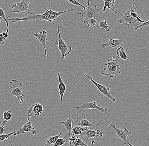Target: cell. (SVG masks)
I'll use <instances>...</instances> for the list:
<instances>
[{
	"label": "cell",
	"instance_id": "44dd1931",
	"mask_svg": "<svg viewBox=\"0 0 149 146\" xmlns=\"http://www.w3.org/2000/svg\"><path fill=\"white\" fill-rule=\"evenodd\" d=\"M85 128L84 127L79 125L72 126L71 138L76 137V136H81L85 130Z\"/></svg>",
	"mask_w": 149,
	"mask_h": 146
},
{
	"label": "cell",
	"instance_id": "d4e9b609",
	"mask_svg": "<svg viewBox=\"0 0 149 146\" xmlns=\"http://www.w3.org/2000/svg\"><path fill=\"white\" fill-rule=\"evenodd\" d=\"M97 19L96 18L90 19H84L83 23L87 25V27L89 28L92 26L93 28H95L96 25Z\"/></svg>",
	"mask_w": 149,
	"mask_h": 146
},
{
	"label": "cell",
	"instance_id": "7c38bea8",
	"mask_svg": "<svg viewBox=\"0 0 149 146\" xmlns=\"http://www.w3.org/2000/svg\"><path fill=\"white\" fill-rule=\"evenodd\" d=\"M26 133H29L32 135H35L37 134V131L33 127L30 118H28L26 123H25L23 127H20L19 130L15 133L13 135L16 136L20 134H24Z\"/></svg>",
	"mask_w": 149,
	"mask_h": 146
},
{
	"label": "cell",
	"instance_id": "30bf717a",
	"mask_svg": "<svg viewBox=\"0 0 149 146\" xmlns=\"http://www.w3.org/2000/svg\"><path fill=\"white\" fill-rule=\"evenodd\" d=\"M76 120L78 122V125H81L84 128H89L90 129L94 130H96L99 126L105 123V122L97 124L91 123L86 119V116L85 114H82L81 117L76 119Z\"/></svg>",
	"mask_w": 149,
	"mask_h": 146
},
{
	"label": "cell",
	"instance_id": "cb8c5ba5",
	"mask_svg": "<svg viewBox=\"0 0 149 146\" xmlns=\"http://www.w3.org/2000/svg\"><path fill=\"white\" fill-rule=\"evenodd\" d=\"M0 22L1 23L5 22L6 23V26H7V30H6V32H9V23L7 21L6 17H5V14L4 12L3 11V9L0 7Z\"/></svg>",
	"mask_w": 149,
	"mask_h": 146
},
{
	"label": "cell",
	"instance_id": "4dcf8cb0",
	"mask_svg": "<svg viewBox=\"0 0 149 146\" xmlns=\"http://www.w3.org/2000/svg\"><path fill=\"white\" fill-rule=\"evenodd\" d=\"M149 26V19L147 22H145V23H142L141 25H140L138 26L135 28V30L137 31H139L140 29H141L143 28L144 27L146 26Z\"/></svg>",
	"mask_w": 149,
	"mask_h": 146
},
{
	"label": "cell",
	"instance_id": "d6986e66",
	"mask_svg": "<svg viewBox=\"0 0 149 146\" xmlns=\"http://www.w3.org/2000/svg\"><path fill=\"white\" fill-rule=\"evenodd\" d=\"M68 141L70 146H88L78 136L71 138Z\"/></svg>",
	"mask_w": 149,
	"mask_h": 146
},
{
	"label": "cell",
	"instance_id": "e0dca14e",
	"mask_svg": "<svg viewBox=\"0 0 149 146\" xmlns=\"http://www.w3.org/2000/svg\"><path fill=\"white\" fill-rule=\"evenodd\" d=\"M57 77L58 79V90H59V95L60 96V100L63 101V97L66 90V86L65 83L62 80L60 73H57Z\"/></svg>",
	"mask_w": 149,
	"mask_h": 146
},
{
	"label": "cell",
	"instance_id": "603a6c76",
	"mask_svg": "<svg viewBox=\"0 0 149 146\" xmlns=\"http://www.w3.org/2000/svg\"><path fill=\"white\" fill-rule=\"evenodd\" d=\"M61 134H62L61 133H60L58 135L51 136V137L47 139L46 140V143L44 146H51V145H54L57 139L61 135Z\"/></svg>",
	"mask_w": 149,
	"mask_h": 146
},
{
	"label": "cell",
	"instance_id": "5bb4252c",
	"mask_svg": "<svg viewBox=\"0 0 149 146\" xmlns=\"http://www.w3.org/2000/svg\"><path fill=\"white\" fill-rule=\"evenodd\" d=\"M33 36L37 38L38 40L41 43L45 51V57H47V52L46 43L48 39L47 36V32L45 30H42L40 32L36 33L33 34Z\"/></svg>",
	"mask_w": 149,
	"mask_h": 146
},
{
	"label": "cell",
	"instance_id": "9c48e42d",
	"mask_svg": "<svg viewBox=\"0 0 149 146\" xmlns=\"http://www.w3.org/2000/svg\"><path fill=\"white\" fill-rule=\"evenodd\" d=\"M31 6L29 0H21L20 2L15 3L10 8L9 12L13 13H22L27 11Z\"/></svg>",
	"mask_w": 149,
	"mask_h": 146
},
{
	"label": "cell",
	"instance_id": "d590c367",
	"mask_svg": "<svg viewBox=\"0 0 149 146\" xmlns=\"http://www.w3.org/2000/svg\"><path fill=\"white\" fill-rule=\"evenodd\" d=\"M9 146H13V144H12V142H9Z\"/></svg>",
	"mask_w": 149,
	"mask_h": 146
},
{
	"label": "cell",
	"instance_id": "ffe728a7",
	"mask_svg": "<svg viewBox=\"0 0 149 146\" xmlns=\"http://www.w3.org/2000/svg\"><path fill=\"white\" fill-rule=\"evenodd\" d=\"M104 1V7L102 9V13H103L104 12L107 11V9H111L112 11H113L115 13L118 14V15H120V13L114 10V9L111 8V6H113L115 4V1L114 0H103Z\"/></svg>",
	"mask_w": 149,
	"mask_h": 146
},
{
	"label": "cell",
	"instance_id": "4316f807",
	"mask_svg": "<svg viewBox=\"0 0 149 146\" xmlns=\"http://www.w3.org/2000/svg\"><path fill=\"white\" fill-rule=\"evenodd\" d=\"M3 117L4 121L6 122H8V121H9L11 120L12 117H13L12 111L10 110L5 111L3 113Z\"/></svg>",
	"mask_w": 149,
	"mask_h": 146
},
{
	"label": "cell",
	"instance_id": "3957f363",
	"mask_svg": "<svg viewBox=\"0 0 149 146\" xmlns=\"http://www.w3.org/2000/svg\"><path fill=\"white\" fill-rule=\"evenodd\" d=\"M86 3L87 4V9L86 11H85L84 12L82 13H74V14L76 15H81V18L84 19H90L96 18L99 20H103L106 18L104 17L103 15H102V14H100V12L101 11L102 8L104 4L102 5V6L99 8L97 9L96 6H95L93 4L94 7H92L90 5V1L89 0H86Z\"/></svg>",
	"mask_w": 149,
	"mask_h": 146
},
{
	"label": "cell",
	"instance_id": "f546056e",
	"mask_svg": "<svg viewBox=\"0 0 149 146\" xmlns=\"http://www.w3.org/2000/svg\"><path fill=\"white\" fill-rule=\"evenodd\" d=\"M68 1L69 3L74 5L76 6H79L81 7L84 10H85L86 9L85 6L83 5L82 4H81L79 2L77 1L76 0H68Z\"/></svg>",
	"mask_w": 149,
	"mask_h": 146
},
{
	"label": "cell",
	"instance_id": "484cf974",
	"mask_svg": "<svg viewBox=\"0 0 149 146\" xmlns=\"http://www.w3.org/2000/svg\"><path fill=\"white\" fill-rule=\"evenodd\" d=\"M99 27L101 29L105 30L107 32H109L110 30V27L107 24V18L100 20L99 23Z\"/></svg>",
	"mask_w": 149,
	"mask_h": 146
},
{
	"label": "cell",
	"instance_id": "f1b7e54d",
	"mask_svg": "<svg viewBox=\"0 0 149 146\" xmlns=\"http://www.w3.org/2000/svg\"><path fill=\"white\" fill-rule=\"evenodd\" d=\"M66 137L65 136H64L63 138H59L57 139L56 142L55 143L54 145H53V146H63L64 144H65V142H66Z\"/></svg>",
	"mask_w": 149,
	"mask_h": 146
},
{
	"label": "cell",
	"instance_id": "2e32d148",
	"mask_svg": "<svg viewBox=\"0 0 149 146\" xmlns=\"http://www.w3.org/2000/svg\"><path fill=\"white\" fill-rule=\"evenodd\" d=\"M81 137H85L87 139L89 138H97L99 136L102 137L103 136V134L100 130H94L88 129V128H85L84 130Z\"/></svg>",
	"mask_w": 149,
	"mask_h": 146
},
{
	"label": "cell",
	"instance_id": "83f0119b",
	"mask_svg": "<svg viewBox=\"0 0 149 146\" xmlns=\"http://www.w3.org/2000/svg\"><path fill=\"white\" fill-rule=\"evenodd\" d=\"M16 132L14 131L9 133V134H0V142L4 141L6 139H9V140L10 139V136L13 135H14Z\"/></svg>",
	"mask_w": 149,
	"mask_h": 146
},
{
	"label": "cell",
	"instance_id": "52a82bcc",
	"mask_svg": "<svg viewBox=\"0 0 149 146\" xmlns=\"http://www.w3.org/2000/svg\"><path fill=\"white\" fill-rule=\"evenodd\" d=\"M121 17L119 20L120 24H124L127 27H130L131 26H134L135 28L140 25V22L136 18L132 17L130 15L129 9L120 15Z\"/></svg>",
	"mask_w": 149,
	"mask_h": 146
},
{
	"label": "cell",
	"instance_id": "5b68a950",
	"mask_svg": "<svg viewBox=\"0 0 149 146\" xmlns=\"http://www.w3.org/2000/svg\"><path fill=\"white\" fill-rule=\"evenodd\" d=\"M104 122L105 123L108 124L109 126L114 130V131L116 133V138H121L123 141V143L124 145H128L129 146H134L132 144L129 143V142L127 140V136L132 135V133L128 129L125 128L124 130L119 129L112 122H109L107 119L104 120Z\"/></svg>",
	"mask_w": 149,
	"mask_h": 146
},
{
	"label": "cell",
	"instance_id": "7a4b0ae2",
	"mask_svg": "<svg viewBox=\"0 0 149 146\" xmlns=\"http://www.w3.org/2000/svg\"><path fill=\"white\" fill-rule=\"evenodd\" d=\"M120 58L113 56L111 59L108 60L105 64L107 66L100 70V73L104 76H109L111 78H115L120 74V67L118 64Z\"/></svg>",
	"mask_w": 149,
	"mask_h": 146
},
{
	"label": "cell",
	"instance_id": "d6a6232c",
	"mask_svg": "<svg viewBox=\"0 0 149 146\" xmlns=\"http://www.w3.org/2000/svg\"><path fill=\"white\" fill-rule=\"evenodd\" d=\"M6 41L2 33H0V45H3Z\"/></svg>",
	"mask_w": 149,
	"mask_h": 146
},
{
	"label": "cell",
	"instance_id": "ac0fdd59",
	"mask_svg": "<svg viewBox=\"0 0 149 146\" xmlns=\"http://www.w3.org/2000/svg\"><path fill=\"white\" fill-rule=\"evenodd\" d=\"M72 122L73 120L71 118L70 115H69V118L65 122H62L61 125H63L64 127L68 131L67 135L68 137V139L72 137Z\"/></svg>",
	"mask_w": 149,
	"mask_h": 146
},
{
	"label": "cell",
	"instance_id": "9a60e30c",
	"mask_svg": "<svg viewBox=\"0 0 149 146\" xmlns=\"http://www.w3.org/2000/svg\"><path fill=\"white\" fill-rule=\"evenodd\" d=\"M107 37L106 36L105 38L102 39L103 43L101 44V46L103 49H105L109 46L115 48L116 46L123 45V41L121 39H112L110 38L109 40L107 41L106 40Z\"/></svg>",
	"mask_w": 149,
	"mask_h": 146
},
{
	"label": "cell",
	"instance_id": "8fae6325",
	"mask_svg": "<svg viewBox=\"0 0 149 146\" xmlns=\"http://www.w3.org/2000/svg\"><path fill=\"white\" fill-rule=\"evenodd\" d=\"M72 109L73 110L77 109H97L100 111L101 113H105L108 111V109L106 107H100V105L97 106V103L96 101L86 102L80 107H74L72 108Z\"/></svg>",
	"mask_w": 149,
	"mask_h": 146
},
{
	"label": "cell",
	"instance_id": "1f68e13d",
	"mask_svg": "<svg viewBox=\"0 0 149 146\" xmlns=\"http://www.w3.org/2000/svg\"><path fill=\"white\" fill-rule=\"evenodd\" d=\"M6 123H7V122L3 121L0 124V134H3V133H4Z\"/></svg>",
	"mask_w": 149,
	"mask_h": 146
},
{
	"label": "cell",
	"instance_id": "4fadbf2b",
	"mask_svg": "<svg viewBox=\"0 0 149 146\" xmlns=\"http://www.w3.org/2000/svg\"><path fill=\"white\" fill-rule=\"evenodd\" d=\"M44 111L43 107L40 103H36L31 106L28 110V116L29 118L33 115L40 116Z\"/></svg>",
	"mask_w": 149,
	"mask_h": 146
},
{
	"label": "cell",
	"instance_id": "6da1fadb",
	"mask_svg": "<svg viewBox=\"0 0 149 146\" xmlns=\"http://www.w3.org/2000/svg\"><path fill=\"white\" fill-rule=\"evenodd\" d=\"M74 9L65 10L63 12H55L52 10V8L46 10L45 12L42 14L37 15L28 9L27 14L22 18H15L13 17L8 16L6 17L9 23H16L18 22H24L28 23L30 21H40L43 20L48 21L50 23L55 21L56 18L59 16L69 12H73Z\"/></svg>",
	"mask_w": 149,
	"mask_h": 146
},
{
	"label": "cell",
	"instance_id": "8992f818",
	"mask_svg": "<svg viewBox=\"0 0 149 146\" xmlns=\"http://www.w3.org/2000/svg\"><path fill=\"white\" fill-rule=\"evenodd\" d=\"M65 26H66L65 25L61 26H58L57 31L58 37V41L55 42V44L57 45L58 50L60 51L61 54V58L62 60L65 59L66 57L69 54L72 50V47L66 44L65 42L62 39L61 36L60 28Z\"/></svg>",
	"mask_w": 149,
	"mask_h": 146
},
{
	"label": "cell",
	"instance_id": "ba28073f",
	"mask_svg": "<svg viewBox=\"0 0 149 146\" xmlns=\"http://www.w3.org/2000/svg\"><path fill=\"white\" fill-rule=\"evenodd\" d=\"M84 74L85 77H86V79L89 81L91 82L94 85H95V87L97 88L98 90L101 92L104 96L107 97V98H109L112 102H116V99L114 97L112 96L111 93L110 92V89L109 88L106 87V86L97 82H96L95 81L93 80L92 77L89 76L88 74H86V73H85Z\"/></svg>",
	"mask_w": 149,
	"mask_h": 146
},
{
	"label": "cell",
	"instance_id": "277c9868",
	"mask_svg": "<svg viewBox=\"0 0 149 146\" xmlns=\"http://www.w3.org/2000/svg\"><path fill=\"white\" fill-rule=\"evenodd\" d=\"M9 85L12 89V92L9 93H0V97L13 95L16 97L19 104H22L24 101L25 96L23 91V84L21 82L16 80H13L9 82Z\"/></svg>",
	"mask_w": 149,
	"mask_h": 146
},
{
	"label": "cell",
	"instance_id": "836d02e7",
	"mask_svg": "<svg viewBox=\"0 0 149 146\" xmlns=\"http://www.w3.org/2000/svg\"><path fill=\"white\" fill-rule=\"evenodd\" d=\"M2 33L3 35L4 36V38H5V39H6L9 37V34H8V33L3 32Z\"/></svg>",
	"mask_w": 149,
	"mask_h": 146
},
{
	"label": "cell",
	"instance_id": "7402d4cb",
	"mask_svg": "<svg viewBox=\"0 0 149 146\" xmlns=\"http://www.w3.org/2000/svg\"><path fill=\"white\" fill-rule=\"evenodd\" d=\"M117 57L121 58L124 60H127V56L126 53L125 49L122 46H120L116 50Z\"/></svg>",
	"mask_w": 149,
	"mask_h": 146
},
{
	"label": "cell",
	"instance_id": "e575fe53",
	"mask_svg": "<svg viewBox=\"0 0 149 146\" xmlns=\"http://www.w3.org/2000/svg\"><path fill=\"white\" fill-rule=\"evenodd\" d=\"M92 146H95L96 142L95 141H93L91 143Z\"/></svg>",
	"mask_w": 149,
	"mask_h": 146
}]
</instances>
